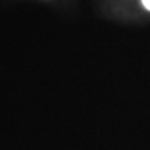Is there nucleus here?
I'll use <instances>...</instances> for the list:
<instances>
[{
	"label": "nucleus",
	"mask_w": 150,
	"mask_h": 150,
	"mask_svg": "<svg viewBox=\"0 0 150 150\" xmlns=\"http://www.w3.org/2000/svg\"><path fill=\"white\" fill-rule=\"evenodd\" d=\"M142 3H143V6L150 11V0H142Z\"/></svg>",
	"instance_id": "f257e3e1"
}]
</instances>
